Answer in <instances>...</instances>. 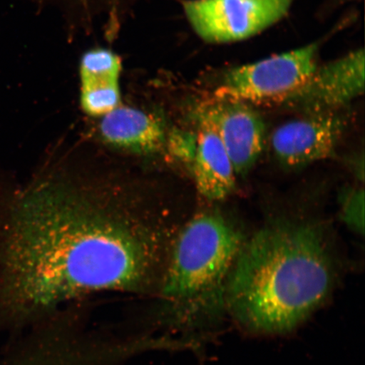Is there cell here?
Wrapping results in <instances>:
<instances>
[{
	"instance_id": "cell-3",
	"label": "cell",
	"mask_w": 365,
	"mask_h": 365,
	"mask_svg": "<svg viewBox=\"0 0 365 365\" xmlns=\"http://www.w3.org/2000/svg\"><path fill=\"white\" fill-rule=\"evenodd\" d=\"M243 244L240 232L217 213L190 219L167 255L154 294L160 325L197 329L225 314L226 282Z\"/></svg>"
},
{
	"instance_id": "cell-10",
	"label": "cell",
	"mask_w": 365,
	"mask_h": 365,
	"mask_svg": "<svg viewBox=\"0 0 365 365\" xmlns=\"http://www.w3.org/2000/svg\"><path fill=\"white\" fill-rule=\"evenodd\" d=\"M101 118L100 135L114 148L153 153L166 143L165 125L162 118L143 109L120 105Z\"/></svg>"
},
{
	"instance_id": "cell-6",
	"label": "cell",
	"mask_w": 365,
	"mask_h": 365,
	"mask_svg": "<svg viewBox=\"0 0 365 365\" xmlns=\"http://www.w3.org/2000/svg\"><path fill=\"white\" fill-rule=\"evenodd\" d=\"M191 117L196 124L215 132L236 175L247 173L261 157L266 129L262 118L249 103L213 96L195 102Z\"/></svg>"
},
{
	"instance_id": "cell-5",
	"label": "cell",
	"mask_w": 365,
	"mask_h": 365,
	"mask_svg": "<svg viewBox=\"0 0 365 365\" xmlns=\"http://www.w3.org/2000/svg\"><path fill=\"white\" fill-rule=\"evenodd\" d=\"M294 0H186L182 8L195 33L205 42L247 39L286 16Z\"/></svg>"
},
{
	"instance_id": "cell-4",
	"label": "cell",
	"mask_w": 365,
	"mask_h": 365,
	"mask_svg": "<svg viewBox=\"0 0 365 365\" xmlns=\"http://www.w3.org/2000/svg\"><path fill=\"white\" fill-rule=\"evenodd\" d=\"M319 45L312 43L263 61L230 68L214 97L246 103H282L309 79L317 68Z\"/></svg>"
},
{
	"instance_id": "cell-7",
	"label": "cell",
	"mask_w": 365,
	"mask_h": 365,
	"mask_svg": "<svg viewBox=\"0 0 365 365\" xmlns=\"http://www.w3.org/2000/svg\"><path fill=\"white\" fill-rule=\"evenodd\" d=\"M364 52L357 49L318 67L294 94L287 107L307 114L335 112L364 91Z\"/></svg>"
},
{
	"instance_id": "cell-1",
	"label": "cell",
	"mask_w": 365,
	"mask_h": 365,
	"mask_svg": "<svg viewBox=\"0 0 365 365\" xmlns=\"http://www.w3.org/2000/svg\"><path fill=\"white\" fill-rule=\"evenodd\" d=\"M101 196L53 181L19 196L0 246V312L29 322L103 292L154 296L167 258L161 235Z\"/></svg>"
},
{
	"instance_id": "cell-12",
	"label": "cell",
	"mask_w": 365,
	"mask_h": 365,
	"mask_svg": "<svg viewBox=\"0 0 365 365\" xmlns=\"http://www.w3.org/2000/svg\"><path fill=\"white\" fill-rule=\"evenodd\" d=\"M341 217L351 230L359 235L364 232V191L346 190L341 195Z\"/></svg>"
},
{
	"instance_id": "cell-11",
	"label": "cell",
	"mask_w": 365,
	"mask_h": 365,
	"mask_svg": "<svg viewBox=\"0 0 365 365\" xmlns=\"http://www.w3.org/2000/svg\"><path fill=\"white\" fill-rule=\"evenodd\" d=\"M197 129L195 153L191 163L196 188L205 199L219 202L235 190V168L215 132L202 125H197Z\"/></svg>"
},
{
	"instance_id": "cell-8",
	"label": "cell",
	"mask_w": 365,
	"mask_h": 365,
	"mask_svg": "<svg viewBox=\"0 0 365 365\" xmlns=\"http://www.w3.org/2000/svg\"><path fill=\"white\" fill-rule=\"evenodd\" d=\"M344 116L335 112L307 114L278 126L272 148L278 161L296 168L330 158L346 129Z\"/></svg>"
},
{
	"instance_id": "cell-2",
	"label": "cell",
	"mask_w": 365,
	"mask_h": 365,
	"mask_svg": "<svg viewBox=\"0 0 365 365\" xmlns=\"http://www.w3.org/2000/svg\"><path fill=\"white\" fill-rule=\"evenodd\" d=\"M336 284L317 223H268L242 245L226 282L225 314L253 334L285 335L318 312Z\"/></svg>"
},
{
	"instance_id": "cell-9",
	"label": "cell",
	"mask_w": 365,
	"mask_h": 365,
	"mask_svg": "<svg viewBox=\"0 0 365 365\" xmlns=\"http://www.w3.org/2000/svg\"><path fill=\"white\" fill-rule=\"evenodd\" d=\"M122 59L105 48H95L81 56L80 102L90 116L103 117L120 106Z\"/></svg>"
},
{
	"instance_id": "cell-13",
	"label": "cell",
	"mask_w": 365,
	"mask_h": 365,
	"mask_svg": "<svg viewBox=\"0 0 365 365\" xmlns=\"http://www.w3.org/2000/svg\"><path fill=\"white\" fill-rule=\"evenodd\" d=\"M75 3L76 7L82 9L86 12H91L99 8V4L113 3L114 0H71Z\"/></svg>"
}]
</instances>
